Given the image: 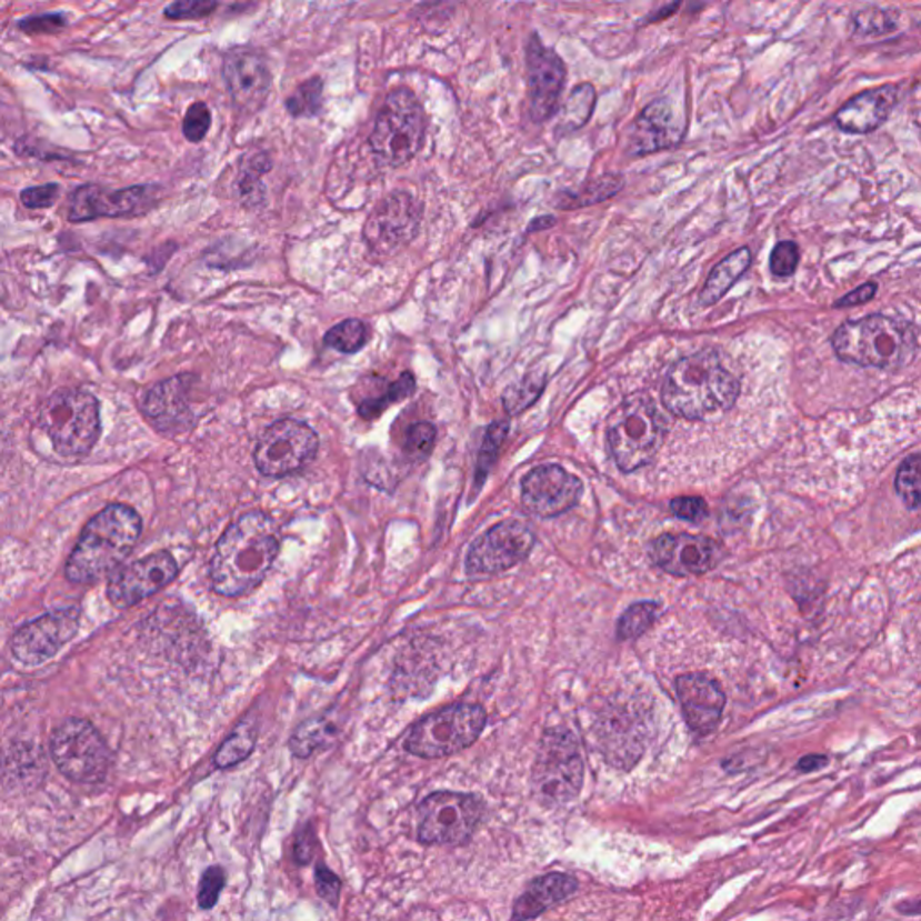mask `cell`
<instances>
[{
    "label": "cell",
    "instance_id": "1",
    "mask_svg": "<svg viewBox=\"0 0 921 921\" xmlns=\"http://www.w3.org/2000/svg\"><path fill=\"white\" fill-rule=\"evenodd\" d=\"M279 553V530L261 511L238 519L218 540L211 560V583L218 594L237 598L254 591Z\"/></svg>",
    "mask_w": 921,
    "mask_h": 921
},
{
    "label": "cell",
    "instance_id": "2",
    "mask_svg": "<svg viewBox=\"0 0 921 921\" xmlns=\"http://www.w3.org/2000/svg\"><path fill=\"white\" fill-rule=\"evenodd\" d=\"M740 394L737 374L717 350H702L679 360L662 383V403L684 420H705L729 411Z\"/></svg>",
    "mask_w": 921,
    "mask_h": 921
},
{
    "label": "cell",
    "instance_id": "3",
    "mask_svg": "<svg viewBox=\"0 0 921 921\" xmlns=\"http://www.w3.org/2000/svg\"><path fill=\"white\" fill-rule=\"evenodd\" d=\"M141 530V517L130 505L104 508L81 533L67 562V578L74 583H92L107 577L136 548Z\"/></svg>",
    "mask_w": 921,
    "mask_h": 921
},
{
    "label": "cell",
    "instance_id": "4",
    "mask_svg": "<svg viewBox=\"0 0 921 921\" xmlns=\"http://www.w3.org/2000/svg\"><path fill=\"white\" fill-rule=\"evenodd\" d=\"M833 350L842 362L860 368L900 369L918 353V330L898 317L870 316L837 328Z\"/></svg>",
    "mask_w": 921,
    "mask_h": 921
},
{
    "label": "cell",
    "instance_id": "5",
    "mask_svg": "<svg viewBox=\"0 0 921 921\" xmlns=\"http://www.w3.org/2000/svg\"><path fill=\"white\" fill-rule=\"evenodd\" d=\"M667 438V420L652 398L638 394L624 400L610 417L607 440L615 464L633 472L652 463Z\"/></svg>",
    "mask_w": 921,
    "mask_h": 921
},
{
    "label": "cell",
    "instance_id": "6",
    "mask_svg": "<svg viewBox=\"0 0 921 921\" xmlns=\"http://www.w3.org/2000/svg\"><path fill=\"white\" fill-rule=\"evenodd\" d=\"M426 110L409 89L392 90L383 101L369 144L382 164L402 166L420 152Z\"/></svg>",
    "mask_w": 921,
    "mask_h": 921
},
{
    "label": "cell",
    "instance_id": "7",
    "mask_svg": "<svg viewBox=\"0 0 921 921\" xmlns=\"http://www.w3.org/2000/svg\"><path fill=\"white\" fill-rule=\"evenodd\" d=\"M40 423L58 454H87L100 438V406L90 392L62 389L43 403Z\"/></svg>",
    "mask_w": 921,
    "mask_h": 921
},
{
    "label": "cell",
    "instance_id": "8",
    "mask_svg": "<svg viewBox=\"0 0 921 921\" xmlns=\"http://www.w3.org/2000/svg\"><path fill=\"white\" fill-rule=\"evenodd\" d=\"M484 725L487 711L481 705H449L418 722L407 737L406 749L426 760L450 757L472 745Z\"/></svg>",
    "mask_w": 921,
    "mask_h": 921
},
{
    "label": "cell",
    "instance_id": "9",
    "mask_svg": "<svg viewBox=\"0 0 921 921\" xmlns=\"http://www.w3.org/2000/svg\"><path fill=\"white\" fill-rule=\"evenodd\" d=\"M583 760L571 732L554 729L543 734L533 767V790L548 804L569 803L580 794Z\"/></svg>",
    "mask_w": 921,
    "mask_h": 921
},
{
    "label": "cell",
    "instance_id": "10",
    "mask_svg": "<svg viewBox=\"0 0 921 921\" xmlns=\"http://www.w3.org/2000/svg\"><path fill=\"white\" fill-rule=\"evenodd\" d=\"M51 754L60 772L77 783H98L109 772V747L87 720H66L52 734Z\"/></svg>",
    "mask_w": 921,
    "mask_h": 921
},
{
    "label": "cell",
    "instance_id": "11",
    "mask_svg": "<svg viewBox=\"0 0 921 921\" xmlns=\"http://www.w3.org/2000/svg\"><path fill=\"white\" fill-rule=\"evenodd\" d=\"M481 813L482 804L475 795L434 792L420 804V841L429 845L467 844Z\"/></svg>",
    "mask_w": 921,
    "mask_h": 921
},
{
    "label": "cell",
    "instance_id": "12",
    "mask_svg": "<svg viewBox=\"0 0 921 921\" xmlns=\"http://www.w3.org/2000/svg\"><path fill=\"white\" fill-rule=\"evenodd\" d=\"M319 438L303 421L281 420L261 436L256 447V467L267 478H287L312 463Z\"/></svg>",
    "mask_w": 921,
    "mask_h": 921
},
{
    "label": "cell",
    "instance_id": "13",
    "mask_svg": "<svg viewBox=\"0 0 921 921\" xmlns=\"http://www.w3.org/2000/svg\"><path fill=\"white\" fill-rule=\"evenodd\" d=\"M534 545L530 528L517 520H505L479 537L468 551L467 571L472 574H495L522 562Z\"/></svg>",
    "mask_w": 921,
    "mask_h": 921
},
{
    "label": "cell",
    "instance_id": "14",
    "mask_svg": "<svg viewBox=\"0 0 921 921\" xmlns=\"http://www.w3.org/2000/svg\"><path fill=\"white\" fill-rule=\"evenodd\" d=\"M421 208L411 194L392 193L374 209L364 226V240L377 256H391L417 237Z\"/></svg>",
    "mask_w": 921,
    "mask_h": 921
},
{
    "label": "cell",
    "instance_id": "15",
    "mask_svg": "<svg viewBox=\"0 0 921 921\" xmlns=\"http://www.w3.org/2000/svg\"><path fill=\"white\" fill-rule=\"evenodd\" d=\"M177 572L179 565L170 553L161 551L150 554L114 572L107 587V594L112 605L128 609L170 585L176 580Z\"/></svg>",
    "mask_w": 921,
    "mask_h": 921
},
{
    "label": "cell",
    "instance_id": "16",
    "mask_svg": "<svg viewBox=\"0 0 921 921\" xmlns=\"http://www.w3.org/2000/svg\"><path fill=\"white\" fill-rule=\"evenodd\" d=\"M80 612L77 609L58 610L34 619L14 633L11 652L22 664L37 667L77 635Z\"/></svg>",
    "mask_w": 921,
    "mask_h": 921
},
{
    "label": "cell",
    "instance_id": "17",
    "mask_svg": "<svg viewBox=\"0 0 921 921\" xmlns=\"http://www.w3.org/2000/svg\"><path fill=\"white\" fill-rule=\"evenodd\" d=\"M525 66L530 87V114L533 121L542 123L557 112L565 86V66L562 58L553 49L545 48L537 34L528 43Z\"/></svg>",
    "mask_w": 921,
    "mask_h": 921
},
{
    "label": "cell",
    "instance_id": "18",
    "mask_svg": "<svg viewBox=\"0 0 921 921\" xmlns=\"http://www.w3.org/2000/svg\"><path fill=\"white\" fill-rule=\"evenodd\" d=\"M581 484L577 475L557 464L531 470L522 482V504L542 519L562 515L580 499Z\"/></svg>",
    "mask_w": 921,
    "mask_h": 921
},
{
    "label": "cell",
    "instance_id": "19",
    "mask_svg": "<svg viewBox=\"0 0 921 921\" xmlns=\"http://www.w3.org/2000/svg\"><path fill=\"white\" fill-rule=\"evenodd\" d=\"M223 80L241 114H256L263 109L272 78L266 58L260 52L232 49L223 60Z\"/></svg>",
    "mask_w": 921,
    "mask_h": 921
},
{
    "label": "cell",
    "instance_id": "20",
    "mask_svg": "<svg viewBox=\"0 0 921 921\" xmlns=\"http://www.w3.org/2000/svg\"><path fill=\"white\" fill-rule=\"evenodd\" d=\"M653 560L673 577H693L717 568L722 549L699 534L667 533L653 542Z\"/></svg>",
    "mask_w": 921,
    "mask_h": 921
},
{
    "label": "cell",
    "instance_id": "21",
    "mask_svg": "<svg viewBox=\"0 0 921 921\" xmlns=\"http://www.w3.org/2000/svg\"><path fill=\"white\" fill-rule=\"evenodd\" d=\"M684 116L677 112L675 104L668 100L653 101L633 121L627 141V152L633 157H641L677 147L684 136Z\"/></svg>",
    "mask_w": 921,
    "mask_h": 921
},
{
    "label": "cell",
    "instance_id": "22",
    "mask_svg": "<svg viewBox=\"0 0 921 921\" xmlns=\"http://www.w3.org/2000/svg\"><path fill=\"white\" fill-rule=\"evenodd\" d=\"M147 186H133L127 190H104L100 186H80L69 200V220L87 222L96 218L128 217L144 211V203L150 202Z\"/></svg>",
    "mask_w": 921,
    "mask_h": 921
},
{
    "label": "cell",
    "instance_id": "23",
    "mask_svg": "<svg viewBox=\"0 0 921 921\" xmlns=\"http://www.w3.org/2000/svg\"><path fill=\"white\" fill-rule=\"evenodd\" d=\"M675 690L691 731L699 737L713 732L725 708V694L720 685L700 673H685L677 677Z\"/></svg>",
    "mask_w": 921,
    "mask_h": 921
},
{
    "label": "cell",
    "instance_id": "24",
    "mask_svg": "<svg viewBox=\"0 0 921 921\" xmlns=\"http://www.w3.org/2000/svg\"><path fill=\"white\" fill-rule=\"evenodd\" d=\"M898 89L893 86L864 90L851 98L835 114L837 127L850 133H870L888 121L898 103Z\"/></svg>",
    "mask_w": 921,
    "mask_h": 921
},
{
    "label": "cell",
    "instance_id": "25",
    "mask_svg": "<svg viewBox=\"0 0 921 921\" xmlns=\"http://www.w3.org/2000/svg\"><path fill=\"white\" fill-rule=\"evenodd\" d=\"M190 377H176L157 383L144 397V414L161 430H180L193 421L191 414Z\"/></svg>",
    "mask_w": 921,
    "mask_h": 921
},
{
    "label": "cell",
    "instance_id": "26",
    "mask_svg": "<svg viewBox=\"0 0 921 921\" xmlns=\"http://www.w3.org/2000/svg\"><path fill=\"white\" fill-rule=\"evenodd\" d=\"M577 880L563 873H549L534 879L517 898L510 921H531L577 893Z\"/></svg>",
    "mask_w": 921,
    "mask_h": 921
},
{
    "label": "cell",
    "instance_id": "27",
    "mask_svg": "<svg viewBox=\"0 0 921 921\" xmlns=\"http://www.w3.org/2000/svg\"><path fill=\"white\" fill-rule=\"evenodd\" d=\"M749 267H751V251L747 247L738 249L725 260L720 261L719 266L711 270L704 289L700 292V304L709 307L720 301L731 290L732 284L745 274Z\"/></svg>",
    "mask_w": 921,
    "mask_h": 921
},
{
    "label": "cell",
    "instance_id": "28",
    "mask_svg": "<svg viewBox=\"0 0 921 921\" xmlns=\"http://www.w3.org/2000/svg\"><path fill=\"white\" fill-rule=\"evenodd\" d=\"M337 737V725L324 717L307 720L293 732L290 749L298 758L312 757L313 752L330 743Z\"/></svg>",
    "mask_w": 921,
    "mask_h": 921
},
{
    "label": "cell",
    "instance_id": "29",
    "mask_svg": "<svg viewBox=\"0 0 921 921\" xmlns=\"http://www.w3.org/2000/svg\"><path fill=\"white\" fill-rule=\"evenodd\" d=\"M595 90L591 83H583L572 90L568 103L563 107L562 118L558 123V132L571 133L580 130L591 119L594 112Z\"/></svg>",
    "mask_w": 921,
    "mask_h": 921
},
{
    "label": "cell",
    "instance_id": "30",
    "mask_svg": "<svg viewBox=\"0 0 921 921\" xmlns=\"http://www.w3.org/2000/svg\"><path fill=\"white\" fill-rule=\"evenodd\" d=\"M254 745L256 725L251 720H243L238 725L237 731L232 732L231 737L218 749L214 765L218 769H229V767L238 765L240 761L249 758V754L254 751Z\"/></svg>",
    "mask_w": 921,
    "mask_h": 921
},
{
    "label": "cell",
    "instance_id": "31",
    "mask_svg": "<svg viewBox=\"0 0 921 921\" xmlns=\"http://www.w3.org/2000/svg\"><path fill=\"white\" fill-rule=\"evenodd\" d=\"M270 168H272L270 157L267 153H256L249 164L241 170L240 180H238V197L249 208L260 203L266 197L260 179L261 176H266L267 171H270Z\"/></svg>",
    "mask_w": 921,
    "mask_h": 921
},
{
    "label": "cell",
    "instance_id": "32",
    "mask_svg": "<svg viewBox=\"0 0 921 921\" xmlns=\"http://www.w3.org/2000/svg\"><path fill=\"white\" fill-rule=\"evenodd\" d=\"M417 389V380H414V374L406 373L397 380V382L391 383L383 394L377 398H368L364 402L360 403L359 406V414L360 417L364 418V420H374V418H379L389 406L392 403L402 402L406 398L411 397L412 392Z\"/></svg>",
    "mask_w": 921,
    "mask_h": 921
},
{
    "label": "cell",
    "instance_id": "33",
    "mask_svg": "<svg viewBox=\"0 0 921 921\" xmlns=\"http://www.w3.org/2000/svg\"><path fill=\"white\" fill-rule=\"evenodd\" d=\"M368 337V327L364 322L360 319H346L328 331L324 342L333 350L351 354L364 348Z\"/></svg>",
    "mask_w": 921,
    "mask_h": 921
},
{
    "label": "cell",
    "instance_id": "34",
    "mask_svg": "<svg viewBox=\"0 0 921 921\" xmlns=\"http://www.w3.org/2000/svg\"><path fill=\"white\" fill-rule=\"evenodd\" d=\"M659 612H661L659 605L657 603H650V601L630 607L624 612L623 618L619 619L618 638L627 641V639H635L639 635H643L652 627Z\"/></svg>",
    "mask_w": 921,
    "mask_h": 921
},
{
    "label": "cell",
    "instance_id": "35",
    "mask_svg": "<svg viewBox=\"0 0 921 921\" xmlns=\"http://www.w3.org/2000/svg\"><path fill=\"white\" fill-rule=\"evenodd\" d=\"M543 386H545L543 377L528 374L522 382L505 389L504 397H502L505 411L510 414H519V412L525 411L542 394Z\"/></svg>",
    "mask_w": 921,
    "mask_h": 921
},
{
    "label": "cell",
    "instance_id": "36",
    "mask_svg": "<svg viewBox=\"0 0 921 921\" xmlns=\"http://www.w3.org/2000/svg\"><path fill=\"white\" fill-rule=\"evenodd\" d=\"M287 110L293 118L317 116L322 110V81L312 78L298 87V90L287 100Z\"/></svg>",
    "mask_w": 921,
    "mask_h": 921
},
{
    "label": "cell",
    "instance_id": "37",
    "mask_svg": "<svg viewBox=\"0 0 921 921\" xmlns=\"http://www.w3.org/2000/svg\"><path fill=\"white\" fill-rule=\"evenodd\" d=\"M897 11L879 10V8L859 11L855 14V19H853L855 33L859 37H880V34L891 33L897 28Z\"/></svg>",
    "mask_w": 921,
    "mask_h": 921
},
{
    "label": "cell",
    "instance_id": "38",
    "mask_svg": "<svg viewBox=\"0 0 921 921\" xmlns=\"http://www.w3.org/2000/svg\"><path fill=\"white\" fill-rule=\"evenodd\" d=\"M920 456L912 454L898 470L897 492L911 510L920 505Z\"/></svg>",
    "mask_w": 921,
    "mask_h": 921
},
{
    "label": "cell",
    "instance_id": "39",
    "mask_svg": "<svg viewBox=\"0 0 921 921\" xmlns=\"http://www.w3.org/2000/svg\"><path fill=\"white\" fill-rule=\"evenodd\" d=\"M436 444V429L427 421L414 423L411 429L407 430L406 443H403V452L411 461H426Z\"/></svg>",
    "mask_w": 921,
    "mask_h": 921
},
{
    "label": "cell",
    "instance_id": "40",
    "mask_svg": "<svg viewBox=\"0 0 921 921\" xmlns=\"http://www.w3.org/2000/svg\"><path fill=\"white\" fill-rule=\"evenodd\" d=\"M623 177L607 176L594 180L592 184L587 186L580 197H569V202H572L569 208H581V206H589V203H598L601 200L614 197L621 188H623Z\"/></svg>",
    "mask_w": 921,
    "mask_h": 921
},
{
    "label": "cell",
    "instance_id": "41",
    "mask_svg": "<svg viewBox=\"0 0 921 921\" xmlns=\"http://www.w3.org/2000/svg\"><path fill=\"white\" fill-rule=\"evenodd\" d=\"M505 434H508V423L505 421H499V423H492L490 429L487 430V438H484V443H482L481 456H479V464H478V481H484L487 478V473L490 472V468L492 464L495 463L497 454H499V449H501L502 441H504Z\"/></svg>",
    "mask_w": 921,
    "mask_h": 921
},
{
    "label": "cell",
    "instance_id": "42",
    "mask_svg": "<svg viewBox=\"0 0 921 921\" xmlns=\"http://www.w3.org/2000/svg\"><path fill=\"white\" fill-rule=\"evenodd\" d=\"M209 128H211V110L208 104L202 101L191 104L184 116V123L182 130L188 141L200 142L208 136Z\"/></svg>",
    "mask_w": 921,
    "mask_h": 921
},
{
    "label": "cell",
    "instance_id": "43",
    "mask_svg": "<svg viewBox=\"0 0 921 921\" xmlns=\"http://www.w3.org/2000/svg\"><path fill=\"white\" fill-rule=\"evenodd\" d=\"M799 247L794 241H780L778 246L772 249L770 254V270L772 274L780 276V278H789L794 274L799 266Z\"/></svg>",
    "mask_w": 921,
    "mask_h": 921
},
{
    "label": "cell",
    "instance_id": "44",
    "mask_svg": "<svg viewBox=\"0 0 921 921\" xmlns=\"http://www.w3.org/2000/svg\"><path fill=\"white\" fill-rule=\"evenodd\" d=\"M223 885H226V873L222 868H209L202 874L199 888V905L200 909H213L217 905L218 898L222 893Z\"/></svg>",
    "mask_w": 921,
    "mask_h": 921
},
{
    "label": "cell",
    "instance_id": "45",
    "mask_svg": "<svg viewBox=\"0 0 921 921\" xmlns=\"http://www.w3.org/2000/svg\"><path fill=\"white\" fill-rule=\"evenodd\" d=\"M217 8V2H209V0H182V2L168 6L164 14L166 19L171 20L203 19L213 13Z\"/></svg>",
    "mask_w": 921,
    "mask_h": 921
},
{
    "label": "cell",
    "instance_id": "46",
    "mask_svg": "<svg viewBox=\"0 0 921 921\" xmlns=\"http://www.w3.org/2000/svg\"><path fill=\"white\" fill-rule=\"evenodd\" d=\"M17 26H19L20 31L28 34L58 33V31L66 28L67 19L62 13L34 14V17L20 20Z\"/></svg>",
    "mask_w": 921,
    "mask_h": 921
},
{
    "label": "cell",
    "instance_id": "47",
    "mask_svg": "<svg viewBox=\"0 0 921 921\" xmlns=\"http://www.w3.org/2000/svg\"><path fill=\"white\" fill-rule=\"evenodd\" d=\"M316 885L319 897L327 900L331 908H337L339 897H341V879L333 871L328 870L327 865H317Z\"/></svg>",
    "mask_w": 921,
    "mask_h": 921
},
{
    "label": "cell",
    "instance_id": "48",
    "mask_svg": "<svg viewBox=\"0 0 921 921\" xmlns=\"http://www.w3.org/2000/svg\"><path fill=\"white\" fill-rule=\"evenodd\" d=\"M58 194H60V186L58 184L34 186V188H26L20 193V200L29 209L52 208L57 202Z\"/></svg>",
    "mask_w": 921,
    "mask_h": 921
},
{
    "label": "cell",
    "instance_id": "49",
    "mask_svg": "<svg viewBox=\"0 0 921 921\" xmlns=\"http://www.w3.org/2000/svg\"><path fill=\"white\" fill-rule=\"evenodd\" d=\"M671 511L679 519L700 522V520H704L705 515H708V504L700 497H679V499L671 501Z\"/></svg>",
    "mask_w": 921,
    "mask_h": 921
},
{
    "label": "cell",
    "instance_id": "50",
    "mask_svg": "<svg viewBox=\"0 0 921 921\" xmlns=\"http://www.w3.org/2000/svg\"><path fill=\"white\" fill-rule=\"evenodd\" d=\"M317 848L319 845H317L316 833H313L312 827H307L303 832H299L298 837H296V844H293V850L296 851L293 853H296L298 862L307 864L316 855Z\"/></svg>",
    "mask_w": 921,
    "mask_h": 921
},
{
    "label": "cell",
    "instance_id": "51",
    "mask_svg": "<svg viewBox=\"0 0 921 921\" xmlns=\"http://www.w3.org/2000/svg\"><path fill=\"white\" fill-rule=\"evenodd\" d=\"M877 296V284L874 283H865L859 289L853 290V292L845 293L844 298L839 299L835 303V308H848V307H857V304H865L868 301Z\"/></svg>",
    "mask_w": 921,
    "mask_h": 921
},
{
    "label": "cell",
    "instance_id": "52",
    "mask_svg": "<svg viewBox=\"0 0 921 921\" xmlns=\"http://www.w3.org/2000/svg\"><path fill=\"white\" fill-rule=\"evenodd\" d=\"M827 763V758L821 757V754H810V757H804L803 760L799 761L798 769L801 772H813V770H819Z\"/></svg>",
    "mask_w": 921,
    "mask_h": 921
},
{
    "label": "cell",
    "instance_id": "53",
    "mask_svg": "<svg viewBox=\"0 0 921 921\" xmlns=\"http://www.w3.org/2000/svg\"><path fill=\"white\" fill-rule=\"evenodd\" d=\"M551 226H554V218L542 217L539 220H534L530 229L531 231H537V229L551 228Z\"/></svg>",
    "mask_w": 921,
    "mask_h": 921
}]
</instances>
